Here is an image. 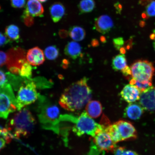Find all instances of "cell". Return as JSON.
<instances>
[{
	"mask_svg": "<svg viewBox=\"0 0 155 155\" xmlns=\"http://www.w3.org/2000/svg\"><path fill=\"white\" fill-rule=\"evenodd\" d=\"M141 93L137 87L129 84L124 87L120 92V95L125 101L129 103H132L140 99Z\"/></svg>",
	"mask_w": 155,
	"mask_h": 155,
	"instance_id": "obj_12",
	"label": "cell"
},
{
	"mask_svg": "<svg viewBox=\"0 0 155 155\" xmlns=\"http://www.w3.org/2000/svg\"><path fill=\"white\" fill-rule=\"evenodd\" d=\"M59 34L60 37L62 38H66L69 35V32L64 29L60 30L59 31Z\"/></svg>",
	"mask_w": 155,
	"mask_h": 155,
	"instance_id": "obj_38",
	"label": "cell"
},
{
	"mask_svg": "<svg viewBox=\"0 0 155 155\" xmlns=\"http://www.w3.org/2000/svg\"><path fill=\"white\" fill-rule=\"evenodd\" d=\"M144 110L140 104L130 103L125 108V115L130 119L136 120L140 119Z\"/></svg>",
	"mask_w": 155,
	"mask_h": 155,
	"instance_id": "obj_16",
	"label": "cell"
},
{
	"mask_svg": "<svg viewBox=\"0 0 155 155\" xmlns=\"http://www.w3.org/2000/svg\"><path fill=\"white\" fill-rule=\"evenodd\" d=\"M16 97L11 85L7 83L0 87V118L7 119L10 114L16 111Z\"/></svg>",
	"mask_w": 155,
	"mask_h": 155,
	"instance_id": "obj_5",
	"label": "cell"
},
{
	"mask_svg": "<svg viewBox=\"0 0 155 155\" xmlns=\"http://www.w3.org/2000/svg\"><path fill=\"white\" fill-rule=\"evenodd\" d=\"M26 59L28 62L34 66L41 65L45 61L43 51L38 47L28 50L26 54Z\"/></svg>",
	"mask_w": 155,
	"mask_h": 155,
	"instance_id": "obj_13",
	"label": "cell"
},
{
	"mask_svg": "<svg viewBox=\"0 0 155 155\" xmlns=\"http://www.w3.org/2000/svg\"><path fill=\"white\" fill-rule=\"evenodd\" d=\"M153 1L154 0H140L139 1V3L143 6H146Z\"/></svg>",
	"mask_w": 155,
	"mask_h": 155,
	"instance_id": "obj_43",
	"label": "cell"
},
{
	"mask_svg": "<svg viewBox=\"0 0 155 155\" xmlns=\"http://www.w3.org/2000/svg\"><path fill=\"white\" fill-rule=\"evenodd\" d=\"M93 137L95 144L101 150L112 152L115 150L116 143L101 125Z\"/></svg>",
	"mask_w": 155,
	"mask_h": 155,
	"instance_id": "obj_9",
	"label": "cell"
},
{
	"mask_svg": "<svg viewBox=\"0 0 155 155\" xmlns=\"http://www.w3.org/2000/svg\"><path fill=\"white\" fill-rule=\"evenodd\" d=\"M7 75L2 71L0 70V87L3 86L7 83L8 78Z\"/></svg>",
	"mask_w": 155,
	"mask_h": 155,
	"instance_id": "obj_35",
	"label": "cell"
},
{
	"mask_svg": "<svg viewBox=\"0 0 155 155\" xmlns=\"http://www.w3.org/2000/svg\"><path fill=\"white\" fill-rule=\"evenodd\" d=\"M65 12L64 6L61 3H54L50 8L51 18L55 23H57L61 20L64 15Z\"/></svg>",
	"mask_w": 155,
	"mask_h": 155,
	"instance_id": "obj_19",
	"label": "cell"
},
{
	"mask_svg": "<svg viewBox=\"0 0 155 155\" xmlns=\"http://www.w3.org/2000/svg\"><path fill=\"white\" fill-rule=\"evenodd\" d=\"M75 120L73 131L79 136L87 134L93 137L101 126V124L97 123L86 112H83L78 117L75 118Z\"/></svg>",
	"mask_w": 155,
	"mask_h": 155,
	"instance_id": "obj_7",
	"label": "cell"
},
{
	"mask_svg": "<svg viewBox=\"0 0 155 155\" xmlns=\"http://www.w3.org/2000/svg\"><path fill=\"white\" fill-rule=\"evenodd\" d=\"M126 149L124 147H119L114 150V155H123Z\"/></svg>",
	"mask_w": 155,
	"mask_h": 155,
	"instance_id": "obj_37",
	"label": "cell"
},
{
	"mask_svg": "<svg viewBox=\"0 0 155 155\" xmlns=\"http://www.w3.org/2000/svg\"><path fill=\"white\" fill-rule=\"evenodd\" d=\"M114 7H115L116 12H117V13L120 14L122 9H123V7H122V5L121 3H120L119 2H117V3H115V5H114Z\"/></svg>",
	"mask_w": 155,
	"mask_h": 155,
	"instance_id": "obj_40",
	"label": "cell"
},
{
	"mask_svg": "<svg viewBox=\"0 0 155 155\" xmlns=\"http://www.w3.org/2000/svg\"><path fill=\"white\" fill-rule=\"evenodd\" d=\"M141 16H142L143 18L144 19H148L149 18V17H150L148 14H147V12H144L142 13Z\"/></svg>",
	"mask_w": 155,
	"mask_h": 155,
	"instance_id": "obj_45",
	"label": "cell"
},
{
	"mask_svg": "<svg viewBox=\"0 0 155 155\" xmlns=\"http://www.w3.org/2000/svg\"><path fill=\"white\" fill-rule=\"evenodd\" d=\"M69 34L71 38L76 41H81L86 36V32L84 29L78 26L71 27L70 29Z\"/></svg>",
	"mask_w": 155,
	"mask_h": 155,
	"instance_id": "obj_21",
	"label": "cell"
},
{
	"mask_svg": "<svg viewBox=\"0 0 155 155\" xmlns=\"http://www.w3.org/2000/svg\"><path fill=\"white\" fill-rule=\"evenodd\" d=\"M64 53L69 58L76 59L82 55V48L76 42H69L65 46Z\"/></svg>",
	"mask_w": 155,
	"mask_h": 155,
	"instance_id": "obj_17",
	"label": "cell"
},
{
	"mask_svg": "<svg viewBox=\"0 0 155 155\" xmlns=\"http://www.w3.org/2000/svg\"><path fill=\"white\" fill-rule=\"evenodd\" d=\"M44 54L48 60L53 61L59 56V50L55 46H50L46 48Z\"/></svg>",
	"mask_w": 155,
	"mask_h": 155,
	"instance_id": "obj_24",
	"label": "cell"
},
{
	"mask_svg": "<svg viewBox=\"0 0 155 155\" xmlns=\"http://www.w3.org/2000/svg\"><path fill=\"white\" fill-rule=\"evenodd\" d=\"M44 12V7L38 0H28L23 14L33 17H42Z\"/></svg>",
	"mask_w": 155,
	"mask_h": 155,
	"instance_id": "obj_14",
	"label": "cell"
},
{
	"mask_svg": "<svg viewBox=\"0 0 155 155\" xmlns=\"http://www.w3.org/2000/svg\"><path fill=\"white\" fill-rule=\"evenodd\" d=\"M100 39L102 43H106V39L105 37H104V36H101Z\"/></svg>",
	"mask_w": 155,
	"mask_h": 155,
	"instance_id": "obj_47",
	"label": "cell"
},
{
	"mask_svg": "<svg viewBox=\"0 0 155 155\" xmlns=\"http://www.w3.org/2000/svg\"><path fill=\"white\" fill-rule=\"evenodd\" d=\"M78 7L81 12L89 13L94 9L95 3L94 0H82L79 3Z\"/></svg>",
	"mask_w": 155,
	"mask_h": 155,
	"instance_id": "obj_23",
	"label": "cell"
},
{
	"mask_svg": "<svg viewBox=\"0 0 155 155\" xmlns=\"http://www.w3.org/2000/svg\"><path fill=\"white\" fill-rule=\"evenodd\" d=\"M133 41V38H131L129 40H128L127 41L125 42L124 44V48L125 49L128 50L130 49V48L132 46Z\"/></svg>",
	"mask_w": 155,
	"mask_h": 155,
	"instance_id": "obj_39",
	"label": "cell"
},
{
	"mask_svg": "<svg viewBox=\"0 0 155 155\" xmlns=\"http://www.w3.org/2000/svg\"><path fill=\"white\" fill-rule=\"evenodd\" d=\"M36 120L31 112L24 108L15 114L7 124L6 128L17 138L26 137L34 131Z\"/></svg>",
	"mask_w": 155,
	"mask_h": 155,
	"instance_id": "obj_3",
	"label": "cell"
},
{
	"mask_svg": "<svg viewBox=\"0 0 155 155\" xmlns=\"http://www.w3.org/2000/svg\"><path fill=\"white\" fill-rule=\"evenodd\" d=\"M146 12L149 17L155 16V1H152L147 5Z\"/></svg>",
	"mask_w": 155,
	"mask_h": 155,
	"instance_id": "obj_29",
	"label": "cell"
},
{
	"mask_svg": "<svg viewBox=\"0 0 155 155\" xmlns=\"http://www.w3.org/2000/svg\"><path fill=\"white\" fill-rule=\"evenodd\" d=\"M5 34L11 41H17L20 38L19 28L18 26L14 25H10L6 27Z\"/></svg>",
	"mask_w": 155,
	"mask_h": 155,
	"instance_id": "obj_22",
	"label": "cell"
},
{
	"mask_svg": "<svg viewBox=\"0 0 155 155\" xmlns=\"http://www.w3.org/2000/svg\"><path fill=\"white\" fill-rule=\"evenodd\" d=\"M130 68L132 77L135 81L143 83L152 82L155 68L151 62L139 60L132 64Z\"/></svg>",
	"mask_w": 155,
	"mask_h": 155,
	"instance_id": "obj_6",
	"label": "cell"
},
{
	"mask_svg": "<svg viewBox=\"0 0 155 155\" xmlns=\"http://www.w3.org/2000/svg\"><path fill=\"white\" fill-rule=\"evenodd\" d=\"M22 18L23 22L26 26L31 27L34 25V19L33 17L31 15L23 14Z\"/></svg>",
	"mask_w": 155,
	"mask_h": 155,
	"instance_id": "obj_30",
	"label": "cell"
},
{
	"mask_svg": "<svg viewBox=\"0 0 155 155\" xmlns=\"http://www.w3.org/2000/svg\"><path fill=\"white\" fill-rule=\"evenodd\" d=\"M35 84L37 88L41 89L49 88L51 87L53 83L51 81H48L43 77H39L32 79Z\"/></svg>",
	"mask_w": 155,
	"mask_h": 155,
	"instance_id": "obj_26",
	"label": "cell"
},
{
	"mask_svg": "<svg viewBox=\"0 0 155 155\" xmlns=\"http://www.w3.org/2000/svg\"><path fill=\"white\" fill-rule=\"evenodd\" d=\"M7 60L6 65L11 73L19 75L23 65L28 61L25 50L19 47L13 48L7 52Z\"/></svg>",
	"mask_w": 155,
	"mask_h": 155,
	"instance_id": "obj_8",
	"label": "cell"
},
{
	"mask_svg": "<svg viewBox=\"0 0 155 155\" xmlns=\"http://www.w3.org/2000/svg\"><path fill=\"white\" fill-rule=\"evenodd\" d=\"M24 79L22 84L17 90L16 106L18 111L25 106L33 103L38 97L37 87L32 79Z\"/></svg>",
	"mask_w": 155,
	"mask_h": 155,
	"instance_id": "obj_4",
	"label": "cell"
},
{
	"mask_svg": "<svg viewBox=\"0 0 155 155\" xmlns=\"http://www.w3.org/2000/svg\"><path fill=\"white\" fill-rule=\"evenodd\" d=\"M69 64V61L67 60H64L63 61V66L64 68H67L68 67V64Z\"/></svg>",
	"mask_w": 155,
	"mask_h": 155,
	"instance_id": "obj_46",
	"label": "cell"
},
{
	"mask_svg": "<svg viewBox=\"0 0 155 155\" xmlns=\"http://www.w3.org/2000/svg\"><path fill=\"white\" fill-rule=\"evenodd\" d=\"M31 65L28 61L25 63L21 68L19 75L24 78L31 79L32 69Z\"/></svg>",
	"mask_w": 155,
	"mask_h": 155,
	"instance_id": "obj_25",
	"label": "cell"
},
{
	"mask_svg": "<svg viewBox=\"0 0 155 155\" xmlns=\"http://www.w3.org/2000/svg\"><path fill=\"white\" fill-rule=\"evenodd\" d=\"M114 26V23L111 17L107 15H101L95 22V27L98 32L102 34L109 32Z\"/></svg>",
	"mask_w": 155,
	"mask_h": 155,
	"instance_id": "obj_15",
	"label": "cell"
},
{
	"mask_svg": "<svg viewBox=\"0 0 155 155\" xmlns=\"http://www.w3.org/2000/svg\"><path fill=\"white\" fill-rule=\"evenodd\" d=\"M0 136L4 139L7 143H9L12 140L13 135L12 134L11 131L5 128L0 129Z\"/></svg>",
	"mask_w": 155,
	"mask_h": 155,
	"instance_id": "obj_27",
	"label": "cell"
},
{
	"mask_svg": "<svg viewBox=\"0 0 155 155\" xmlns=\"http://www.w3.org/2000/svg\"><path fill=\"white\" fill-rule=\"evenodd\" d=\"M91 45L93 47H97L99 45V43L97 40L96 39H93L91 41Z\"/></svg>",
	"mask_w": 155,
	"mask_h": 155,
	"instance_id": "obj_44",
	"label": "cell"
},
{
	"mask_svg": "<svg viewBox=\"0 0 155 155\" xmlns=\"http://www.w3.org/2000/svg\"><path fill=\"white\" fill-rule=\"evenodd\" d=\"M38 116L42 128L58 133L60 121L59 107L44 96L39 94Z\"/></svg>",
	"mask_w": 155,
	"mask_h": 155,
	"instance_id": "obj_2",
	"label": "cell"
},
{
	"mask_svg": "<svg viewBox=\"0 0 155 155\" xmlns=\"http://www.w3.org/2000/svg\"><path fill=\"white\" fill-rule=\"evenodd\" d=\"M145 22H144V21H140V22H139V25L141 27V28H143L145 26Z\"/></svg>",
	"mask_w": 155,
	"mask_h": 155,
	"instance_id": "obj_48",
	"label": "cell"
},
{
	"mask_svg": "<svg viewBox=\"0 0 155 155\" xmlns=\"http://www.w3.org/2000/svg\"><path fill=\"white\" fill-rule=\"evenodd\" d=\"M39 1L43 3L45 2L46 1H47L48 0H38Z\"/></svg>",
	"mask_w": 155,
	"mask_h": 155,
	"instance_id": "obj_50",
	"label": "cell"
},
{
	"mask_svg": "<svg viewBox=\"0 0 155 155\" xmlns=\"http://www.w3.org/2000/svg\"><path fill=\"white\" fill-rule=\"evenodd\" d=\"M123 155H139L137 152L133 150H125Z\"/></svg>",
	"mask_w": 155,
	"mask_h": 155,
	"instance_id": "obj_41",
	"label": "cell"
},
{
	"mask_svg": "<svg viewBox=\"0 0 155 155\" xmlns=\"http://www.w3.org/2000/svg\"><path fill=\"white\" fill-rule=\"evenodd\" d=\"M134 85L139 89L141 92L144 91L145 90H147V89L152 86V82L143 83L136 81H135Z\"/></svg>",
	"mask_w": 155,
	"mask_h": 155,
	"instance_id": "obj_28",
	"label": "cell"
},
{
	"mask_svg": "<svg viewBox=\"0 0 155 155\" xmlns=\"http://www.w3.org/2000/svg\"><path fill=\"white\" fill-rule=\"evenodd\" d=\"M88 81L87 78H83L66 88L60 97V105L67 111L72 112L81 110L86 105L92 96Z\"/></svg>",
	"mask_w": 155,
	"mask_h": 155,
	"instance_id": "obj_1",
	"label": "cell"
},
{
	"mask_svg": "<svg viewBox=\"0 0 155 155\" xmlns=\"http://www.w3.org/2000/svg\"><path fill=\"white\" fill-rule=\"evenodd\" d=\"M127 66V59L124 54H119L112 60V67L116 71H122Z\"/></svg>",
	"mask_w": 155,
	"mask_h": 155,
	"instance_id": "obj_20",
	"label": "cell"
},
{
	"mask_svg": "<svg viewBox=\"0 0 155 155\" xmlns=\"http://www.w3.org/2000/svg\"><path fill=\"white\" fill-rule=\"evenodd\" d=\"M11 5L16 8H22L26 4V0H11Z\"/></svg>",
	"mask_w": 155,
	"mask_h": 155,
	"instance_id": "obj_32",
	"label": "cell"
},
{
	"mask_svg": "<svg viewBox=\"0 0 155 155\" xmlns=\"http://www.w3.org/2000/svg\"><path fill=\"white\" fill-rule=\"evenodd\" d=\"M6 141L2 137H0V151L5 148L6 145Z\"/></svg>",
	"mask_w": 155,
	"mask_h": 155,
	"instance_id": "obj_42",
	"label": "cell"
},
{
	"mask_svg": "<svg viewBox=\"0 0 155 155\" xmlns=\"http://www.w3.org/2000/svg\"><path fill=\"white\" fill-rule=\"evenodd\" d=\"M11 41L5 35L0 32V47L5 45L10 42Z\"/></svg>",
	"mask_w": 155,
	"mask_h": 155,
	"instance_id": "obj_33",
	"label": "cell"
},
{
	"mask_svg": "<svg viewBox=\"0 0 155 155\" xmlns=\"http://www.w3.org/2000/svg\"><path fill=\"white\" fill-rule=\"evenodd\" d=\"M154 41L153 42V48L155 51V39Z\"/></svg>",
	"mask_w": 155,
	"mask_h": 155,
	"instance_id": "obj_51",
	"label": "cell"
},
{
	"mask_svg": "<svg viewBox=\"0 0 155 155\" xmlns=\"http://www.w3.org/2000/svg\"><path fill=\"white\" fill-rule=\"evenodd\" d=\"M139 103L144 109L155 112V86H152L141 93Z\"/></svg>",
	"mask_w": 155,
	"mask_h": 155,
	"instance_id": "obj_11",
	"label": "cell"
},
{
	"mask_svg": "<svg viewBox=\"0 0 155 155\" xmlns=\"http://www.w3.org/2000/svg\"><path fill=\"white\" fill-rule=\"evenodd\" d=\"M122 73L125 77L127 78L131 75V71L130 68L127 66L122 70Z\"/></svg>",
	"mask_w": 155,
	"mask_h": 155,
	"instance_id": "obj_36",
	"label": "cell"
},
{
	"mask_svg": "<svg viewBox=\"0 0 155 155\" xmlns=\"http://www.w3.org/2000/svg\"><path fill=\"white\" fill-rule=\"evenodd\" d=\"M86 111L90 117L97 118L99 117L102 113V106L100 102L91 101L86 104Z\"/></svg>",
	"mask_w": 155,
	"mask_h": 155,
	"instance_id": "obj_18",
	"label": "cell"
},
{
	"mask_svg": "<svg viewBox=\"0 0 155 155\" xmlns=\"http://www.w3.org/2000/svg\"><path fill=\"white\" fill-rule=\"evenodd\" d=\"M121 141L135 140L137 138L136 129L130 122L120 120L114 123Z\"/></svg>",
	"mask_w": 155,
	"mask_h": 155,
	"instance_id": "obj_10",
	"label": "cell"
},
{
	"mask_svg": "<svg viewBox=\"0 0 155 155\" xmlns=\"http://www.w3.org/2000/svg\"><path fill=\"white\" fill-rule=\"evenodd\" d=\"M113 42L114 47L116 50H119L122 47H123L122 46L124 45L125 43L124 39L122 37L114 38Z\"/></svg>",
	"mask_w": 155,
	"mask_h": 155,
	"instance_id": "obj_31",
	"label": "cell"
},
{
	"mask_svg": "<svg viewBox=\"0 0 155 155\" xmlns=\"http://www.w3.org/2000/svg\"><path fill=\"white\" fill-rule=\"evenodd\" d=\"M119 50L121 54H124L126 53L125 48H124L122 47Z\"/></svg>",
	"mask_w": 155,
	"mask_h": 155,
	"instance_id": "obj_49",
	"label": "cell"
},
{
	"mask_svg": "<svg viewBox=\"0 0 155 155\" xmlns=\"http://www.w3.org/2000/svg\"><path fill=\"white\" fill-rule=\"evenodd\" d=\"M7 60V53L3 51H0V67L6 65Z\"/></svg>",
	"mask_w": 155,
	"mask_h": 155,
	"instance_id": "obj_34",
	"label": "cell"
}]
</instances>
